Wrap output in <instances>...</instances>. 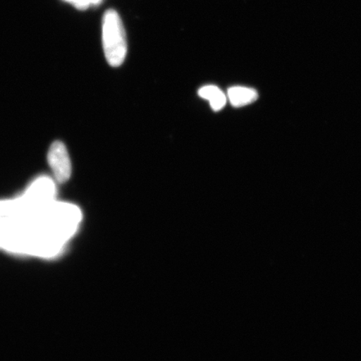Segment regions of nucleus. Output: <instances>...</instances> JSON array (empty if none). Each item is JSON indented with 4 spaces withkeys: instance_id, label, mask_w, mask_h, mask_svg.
I'll return each mask as SVG.
<instances>
[{
    "instance_id": "3",
    "label": "nucleus",
    "mask_w": 361,
    "mask_h": 361,
    "mask_svg": "<svg viewBox=\"0 0 361 361\" xmlns=\"http://www.w3.org/2000/svg\"><path fill=\"white\" fill-rule=\"evenodd\" d=\"M47 158L48 164L57 182H67L71 176L72 166L65 144L61 142H53L49 149Z\"/></svg>"
},
{
    "instance_id": "6",
    "label": "nucleus",
    "mask_w": 361,
    "mask_h": 361,
    "mask_svg": "<svg viewBox=\"0 0 361 361\" xmlns=\"http://www.w3.org/2000/svg\"><path fill=\"white\" fill-rule=\"evenodd\" d=\"M25 212L20 197L0 200V219H15L24 218Z\"/></svg>"
},
{
    "instance_id": "8",
    "label": "nucleus",
    "mask_w": 361,
    "mask_h": 361,
    "mask_svg": "<svg viewBox=\"0 0 361 361\" xmlns=\"http://www.w3.org/2000/svg\"><path fill=\"white\" fill-rule=\"evenodd\" d=\"M66 1L74 4V6L80 11L87 10L90 6L89 0H66Z\"/></svg>"
},
{
    "instance_id": "1",
    "label": "nucleus",
    "mask_w": 361,
    "mask_h": 361,
    "mask_svg": "<svg viewBox=\"0 0 361 361\" xmlns=\"http://www.w3.org/2000/svg\"><path fill=\"white\" fill-rule=\"evenodd\" d=\"M102 44L109 65L113 67L123 65L128 52V44L123 21L114 10L107 11L103 16Z\"/></svg>"
},
{
    "instance_id": "7",
    "label": "nucleus",
    "mask_w": 361,
    "mask_h": 361,
    "mask_svg": "<svg viewBox=\"0 0 361 361\" xmlns=\"http://www.w3.org/2000/svg\"><path fill=\"white\" fill-rule=\"evenodd\" d=\"M13 227L12 219H0V247H2L4 238L11 231Z\"/></svg>"
},
{
    "instance_id": "4",
    "label": "nucleus",
    "mask_w": 361,
    "mask_h": 361,
    "mask_svg": "<svg viewBox=\"0 0 361 361\" xmlns=\"http://www.w3.org/2000/svg\"><path fill=\"white\" fill-rule=\"evenodd\" d=\"M259 97L255 89L245 87H233L228 90V98L234 107H242L254 103Z\"/></svg>"
},
{
    "instance_id": "2",
    "label": "nucleus",
    "mask_w": 361,
    "mask_h": 361,
    "mask_svg": "<svg viewBox=\"0 0 361 361\" xmlns=\"http://www.w3.org/2000/svg\"><path fill=\"white\" fill-rule=\"evenodd\" d=\"M56 193V183L52 178L42 176L35 179L19 196L24 206L25 216L37 213L49 203L55 201Z\"/></svg>"
},
{
    "instance_id": "9",
    "label": "nucleus",
    "mask_w": 361,
    "mask_h": 361,
    "mask_svg": "<svg viewBox=\"0 0 361 361\" xmlns=\"http://www.w3.org/2000/svg\"><path fill=\"white\" fill-rule=\"evenodd\" d=\"M90 4H94V6H97V4L102 2V0H89Z\"/></svg>"
},
{
    "instance_id": "5",
    "label": "nucleus",
    "mask_w": 361,
    "mask_h": 361,
    "mask_svg": "<svg viewBox=\"0 0 361 361\" xmlns=\"http://www.w3.org/2000/svg\"><path fill=\"white\" fill-rule=\"evenodd\" d=\"M200 97L205 99L210 103L212 109L219 111L223 109L227 103V96L218 87L214 85H205L198 90Z\"/></svg>"
}]
</instances>
